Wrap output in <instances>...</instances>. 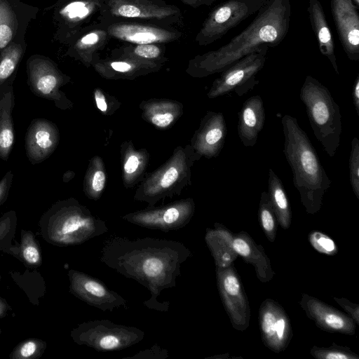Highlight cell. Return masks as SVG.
Masks as SVG:
<instances>
[{"mask_svg": "<svg viewBox=\"0 0 359 359\" xmlns=\"http://www.w3.org/2000/svg\"><path fill=\"white\" fill-rule=\"evenodd\" d=\"M217 286L232 327L245 331L250 325V308L248 296L234 264L216 267Z\"/></svg>", "mask_w": 359, "mask_h": 359, "instance_id": "7c38bea8", "label": "cell"}, {"mask_svg": "<svg viewBox=\"0 0 359 359\" xmlns=\"http://www.w3.org/2000/svg\"><path fill=\"white\" fill-rule=\"evenodd\" d=\"M267 193L278 224L288 229L292 222L290 205L281 180L271 168L269 170Z\"/></svg>", "mask_w": 359, "mask_h": 359, "instance_id": "83f0119b", "label": "cell"}, {"mask_svg": "<svg viewBox=\"0 0 359 359\" xmlns=\"http://www.w3.org/2000/svg\"><path fill=\"white\" fill-rule=\"evenodd\" d=\"M15 106L13 85L0 90V158L7 161L15 141L12 111Z\"/></svg>", "mask_w": 359, "mask_h": 359, "instance_id": "4316f807", "label": "cell"}, {"mask_svg": "<svg viewBox=\"0 0 359 359\" xmlns=\"http://www.w3.org/2000/svg\"><path fill=\"white\" fill-rule=\"evenodd\" d=\"M129 55L151 61L161 62V49L154 43L138 44Z\"/></svg>", "mask_w": 359, "mask_h": 359, "instance_id": "7bdbcfd3", "label": "cell"}, {"mask_svg": "<svg viewBox=\"0 0 359 359\" xmlns=\"http://www.w3.org/2000/svg\"><path fill=\"white\" fill-rule=\"evenodd\" d=\"M1 332H2V331H1V329L0 328V335H1Z\"/></svg>", "mask_w": 359, "mask_h": 359, "instance_id": "816d5d0a", "label": "cell"}, {"mask_svg": "<svg viewBox=\"0 0 359 359\" xmlns=\"http://www.w3.org/2000/svg\"><path fill=\"white\" fill-rule=\"evenodd\" d=\"M349 180L353 194L359 199V140L354 137L351 143L348 160Z\"/></svg>", "mask_w": 359, "mask_h": 359, "instance_id": "74e56055", "label": "cell"}, {"mask_svg": "<svg viewBox=\"0 0 359 359\" xmlns=\"http://www.w3.org/2000/svg\"><path fill=\"white\" fill-rule=\"evenodd\" d=\"M307 11L319 50L329 60L334 70L339 74L332 32L320 2L318 0H309Z\"/></svg>", "mask_w": 359, "mask_h": 359, "instance_id": "484cf974", "label": "cell"}, {"mask_svg": "<svg viewBox=\"0 0 359 359\" xmlns=\"http://www.w3.org/2000/svg\"><path fill=\"white\" fill-rule=\"evenodd\" d=\"M299 97L305 105L315 137L328 156L333 157L339 148L342 133L338 104L328 88L311 75L306 76Z\"/></svg>", "mask_w": 359, "mask_h": 359, "instance_id": "5b68a950", "label": "cell"}, {"mask_svg": "<svg viewBox=\"0 0 359 359\" xmlns=\"http://www.w3.org/2000/svg\"><path fill=\"white\" fill-rule=\"evenodd\" d=\"M201 158L190 144L177 147L166 162L145 176L134 199L154 206L167 197L180 195L185 187L191 185V168Z\"/></svg>", "mask_w": 359, "mask_h": 359, "instance_id": "8992f818", "label": "cell"}, {"mask_svg": "<svg viewBox=\"0 0 359 359\" xmlns=\"http://www.w3.org/2000/svg\"><path fill=\"white\" fill-rule=\"evenodd\" d=\"M93 97L97 108L104 116L113 115L121 106L116 97L98 87L93 90Z\"/></svg>", "mask_w": 359, "mask_h": 359, "instance_id": "f35d334b", "label": "cell"}, {"mask_svg": "<svg viewBox=\"0 0 359 359\" xmlns=\"http://www.w3.org/2000/svg\"><path fill=\"white\" fill-rule=\"evenodd\" d=\"M332 18L343 49L352 61L359 60V15L353 0H330Z\"/></svg>", "mask_w": 359, "mask_h": 359, "instance_id": "e0dca14e", "label": "cell"}, {"mask_svg": "<svg viewBox=\"0 0 359 359\" xmlns=\"http://www.w3.org/2000/svg\"><path fill=\"white\" fill-rule=\"evenodd\" d=\"M93 66L95 71L104 79L133 80L158 71L161 63L128 54L121 58L97 62Z\"/></svg>", "mask_w": 359, "mask_h": 359, "instance_id": "d6986e66", "label": "cell"}, {"mask_svg": "<svg viewBox=\"0 0 359 359\" xmlns=\"http://www.w3.org/2000/svg\"><path fill=\"white\" fill-rule=\"evenodd\" d=\"M69 292L86 304L102 311L128 309V302L102 281L84 272L69 269Z\"/></svg>", "mask_w": 359, "mask_h": 359, "instance_id": "4fadbf2b", "label": "cell"}, {"mask_svg": "<svg viewBox=\"0 0 359 359\" xmlns=\"http://www.w3.org/2000/svg\"><path fill=\"white\" fill-rule=\"evenodd\" d=\"M70 336L78 345L104 352L121 351L135 345L144 339V332L134 326L101 319L79 324L72 330Z\"/></svg>", "mask_w": 359, "mask_h": 359, "instance_id": "52a82bcc", "label": "cell"}, {"mask_svg": "<svg viewBox=\"0 0 359 359\" xmlns=\"http://www.w3.org/2000/svg\"><path fill=\"white\" fill-rule=\"evenodd\" d=\"M233 248L241 258L255 268L256 276L262 283L270 281L276 274L269 257L262 245H257L245 231L233 233Z\"/></svg>", "mask_w": 359, "mask_h": 359, "instance_id": "44dd1931", "label": "cell"}, {"mask_svg": "<svg viewBox=\"0 0 359 359\" xmlns=\"http://www.w3.org/2000/svg\"><path fill=\"white\" fill-rule=\"evenodd\" d=\"M139 107L142 118L158 129H167L172 126L184 111L182 103L167 98L143 100Z\"/></svg>", "mask_w": 359, "mask_h": 359, "instance_id": "7402d4cb", "label": "cell"}, {"mask_svg": "<svg viewBox=\"0 0 359 359\" xmlns=\"http://www.w3.org/2000/svg\"><path fill=\"white\" fill-rule=\"evenodd\" d=\"M18 217L15 210H9L0 217V251L16 258L19 242L15 240Z\"/></svg>", "mask_w": 359, "mask_h": 359, "instance_id": "d6a6232c", "label": "cell"}, {"mask_svg": "<svg viewBox=\"0 0 359 359\" xmlns=\"http://www.w3.org/2000/svg\"><path fill=\"white\" fill-rule=\"evenodd\" d=\"M93 6L87 1H75L67 5L60 12L67 21L78 22L87 16L91 11Z\"/></svg>", "mask_w": 359, "mask_h": 359, "instance_id": "b9f144b4", "label": "cell"}, {"mask_svg": "<svg viewBox=\"0 0 359 359\" xmlns=\"http://www.w3.org/2000/svg\"><path fill=\"white\" fill-rule=\"evenodd\" d=\"M333 299L347 313L356 323L359 325V305L344 297H333Z\"/></svg>", "mask_w": 359, "mask_h": 359, "instance_id": "f6af8a7d", "label": "cell"}, {"mask_svg": "<svg viewBox=\"0 0 359 359\" xmlns=\"http://www.w3.org/2000/svg\"><path fill=\"white\" fill-rule=\"evenodd\" d=\"M269 48L265 45L222 72L208 90V98L214 99L231 92L241 97L252 90L259 83L256 76L264 66Z\"/></svg>", "mask_w": 359, "mask_h": 359, "instance_id": "ba28073f", "label": "cell"}, {"mask_svg": "<svg viewBox=\"0 0 359 359\" xmlns=\"http://www.w3.org/2000/svg\"><path fill=\"white\" fill-rule=\"evenodd\" d=\"M16 259L28 269H34L41 266L42 256L40 244L32 231L25 229L20 231V241Z\"/></svg>", "mask_w": 359, "mask_h": 359, "instance_id": "1f68e13d", "label": "cell"}, {"mask_svg": "<svg viewBox=\"0 0 359 359\" xmlns=\"http://www.w3.org/2000/svg\"><path fill=\"white\" fill-rule=\"evenodd\" d=\"M258 314L264 346L276 353L285 351L292 340L293 332L290 318L283 307L268 298L262 302Z\"/></svg>", "mask_w": 359, "mask_h": 359, "instance_id": "5bb4252c", "label": "cell"}, {"mask_svg": "<svg viewBox=\"0 0 359 359\" xmlns=\"http://www.w3.org/2000/svg\"><path fill=\"white\" fill-rule=\"evenodd\" d=\"M227 134L222 112L208 111L191 140V147L201 157L211 158L219 155Z\"/></svg>", "mask_w": 359, "mask_h": 359, "instance_id": "2e32d148", "label": "cell"}, {"mask_svg": "<svg viewBox=\"0 0 359 359\" xmlns=\"http://www.w3.org/2000/svg\"><path fill=\"white\" fill-rule=\"evenodd\" d=\"M27 84L37 97L53 102L60 109H72L73 103L60 88L70 81L57 65L43 55H32L27 61Z\"/></svg>", "mask_w": 359, "mask_h": 359, "instance_id": "9c48e42d", "label": "cell"}, {"mask_svg": "<svg viewBox=\"0 0 359 359\" xmlns=\"http://www.w3.org/2000/svg\"><path fill=\"white\" fill-rule=\"evenodd\" d=\"M107 172L103 159L98 155L93 156L86 169L83 190L86 196L93 201H98L105 189Z\"/></svg>", "mask_w": 359, "mask_h": 359, "instance_id": "f1b7e54d", "label": "cell"}, {"mask_svg": "<svg viewBox=\"0 0 359 359\" xmlns=\"http://www.w3.org/2000/svg\"><path fill=\"white\" fill-rule=\"evenodd\" d=\"M13 173L9 170L0 180V206L6 201L12 185Z\"/></svg>", "mask_w": 359, "mask_h": 359, "instance_id": "bcb514c9", "label": "cell"}, {"mask_svg": "<svg viewBox=\"0 0 359 359\" xmlns=\"http://www.w3.org/2000/svg\"><path fill=\"white\" fill-rule=\"evenodd\" d=\"M168 357V350L155 344L150 348L142 350L132 356L122 358V359H165Z\"/></svg>", "mask_w": 359, "mask_h": 359, "instance_id": "ee69618b", "label": "cell"}, {"mask_svg": "<svg viewBox=\"0 0 359 359\" xmlns=\"http://www.w3.org/2000/svg\"><path fill=\"white\" fill-rule=\"evenodd\" d=\"M108 29L111 36L137 45L168 42L176 38L175 33L165 29L137 24H115Z\"/></svg>", "mask_w": 359, "mask_h": 359, "instance_id": "d4e9b609", "label": "cell"}, {"mask_svg": "<svg viewBox=\"0 0 359 359\" xmlns=\"http://www.w3.org/2000/svg\"><path fill=\"white\" fill-rule=\"evenodd\" d=\"M45 341L29 338L19 343L9 354L10 359H36L40 358L46 349Z\"/></svg>", "mask_w": 359, "mask_h": 359, "instance_id": "d590c367", "label": "cell"}, {"mask_svg": "<svg viewBox=\"0 0 359 359\" xmlns=\"http://www.w3.org/2000/svg\"><path fill=\"white\" fill-rule=\"evenodd\" d=\"M353 1L355 2L356 6H357V7H358V5H359V0H353Z\"/></svg>", "mask_w": 359, "mask_h": 359, "instance_id": "f907efd6", "label": "cell"}, {"mask_svg": "<svg viewBox=\"0 0 359 359\" xmlns=\"http://www.w3.org/2000/svg\"><path fill=\"white\" fill-rule=\"evenodd\" d=\"M281 124L284 135L283 153L292 170L293 184L299 193L306 212L316 214L321 208L323 196L332 181L297 119L285 114Z\"/></svg>", "mask_w": 359, "mask_h": 359, "instance_id": "3957f363", "label": "cell"}, {"mask_svg": "<svg viewBox=\"0 0 359 359\" xmlns=\"http://www.w3.org/2000/svg\"><path fill=\"white\" fill-rule=\"evenodd\" d=\"M11 278L26 294L29 302L35 306L39 305L40 300L46 292L45 280L36 269H27L21 273L12 271L9 272Z\"/></svg>", "mask_w": 359, "mask_h": 359, "instance_id": "f546056e", "label": "cell"}, {"mask_svg": "<svg viewBox=\"0 0 359 359\" xmlns=\"http://www.w3.org/2000/svg\"><path fill=\"white\" fill-rule=\"evenodd\" d=\"M238 135L245 147H253L264 126L266 114L260 95L247 99L238 113Z\"/></svg>", "mask_w": 359, "mask_h": 359, "instance_id": "ffe728a7", "label": "cell"}, {"mask_svg": "<svg viewBox=\"0 0 359 359\" xmlns=\"http://www.w3.org/2000/svg\"><path fill=\"white\" fill-rule=\"evenodd\" d=\"M11 311V306L4 299L0 297V319L7 316Z\"/></svg>", "mask_w": 359, "mask_h": 359, "instance_id": "c3c4849f", "label": "cell"}, {"mask_svg": "<svg viewBox=\"0 0 359 359\" xmlns=\"http://www.w3.org/2000/svg\"><path fill=\"white\" fill-rule=\"evenodd\" d=\"M310 354L316 359H359V356L348 347L339 346L334 342L329 347L313 346Z\"/></svg>", "mask_w": 359, "mask_h": 359, "instance_id": "8d00e7d4", "label": "cell"}, {"mask_svg": "<svg viewBox=\"0 0 359 359\" xmlns=\"http://www.w3.org/2000/svg\"><path fill=\"white\" fill-rule=\"evenodd\" d=\"M17 16L6 0H0V53L13 41L17 31Z\"/></svg>", "mask_w": 359, "mask_h": 359, "instance_id": "836d02e7", "label": "cell"}, {"mask_svg": "<svg viewBox=\"0 0 359 359\" xmlns=\"http://www.w3.org/2000/svg\"><path fill=\"white\" fill-rule=\"evenodd\" d=\"M39 227L46 242L60 247L81 245L109 231L104 220L74 198L54 203L41 217Z\"/></svg>", "mask_w": 359, "mask_h": 359, "instance_id": "277c9868", "label": "cell"}, {"mask_svg": "<svg viewBox=\"0 0 359 359\" xmlns=\"http://www.w3.org/2000/svg\"><path fill=\"white\" fill-rule=\"evenodd\" d=\"M311 246L319 253L332 256L338 252V247L334 241L327 234L313 231L308 236Z\"/></svg>", "mask_w": 359, "mask_h": 359, "instance_id": "ab89813d", "label": "cell"}, {"mask_svg": "<svg viewBox=\"0 0 359 359\" xmlns=\"http://www.w3.org/2000/svg\"><path fill=\"white\" fill-rule=\"evenodd\" d=\"M24 52L22 46L14 41L0 53V90L13 84Z\"/></svg>", "mask_w": 359, "mask_h": 359, "instance_id": "4dcf8cb0", "label": "cell"}, {"mask_svg": "<svg viewBox=\"0 0 359 359\" xmlns=\"http://www.w3.org/2000/svg\"><path fill=\"white\" fill-rule=\"evenodd\" d=\"M195 208L194 201L189 197L161 206H147L128 213L122 219L142 228L168 232L186 226L192 219Z\"/></svg>", "mask_w": 359, "mask_h": 359, "instance_id": "8fae6325", "label": "cell"}, {"mask_svg": "<svg viewBox=\"0 0 359 359\" xmlns=\"http://www.w3.org/2000/svg\"><path fill=\"white\" fill-rule=\"evenodd\" d=\"M191 256V250L179 241L150 237L130 240L113 235L104 242L100 260L150 292L144 306L165 312L169 302L157 298L162 290L176 286L181 266Z\"/></svg>", "mask_w": 359, "mask_h": 359, "instance_id": "6da1fadb", "label": "cell"}, {"mask_svg": "<svg viewBox=\"0 0 359 359\" xmlns=\"http://www.w3.org/2000/svg\"><path fill=\"white\" fill-rule=\"evenodd\" d=\"M291 14L290 0H267L241 33L218 49L195 57L187 72L195 78L221 73L265 45L270 48L279 45L288 32Z\"/></svg>", "mask_w": 359, "mask_h": 359, "instance_id": "7a4b0ae2", "label": "cell"}, {"mask_svg": "<svg viewBox=\"0 0 359 359\" xmlns=\"http://www.w3.org/2000/svg\"><path fill=\"white\" fill-rule=\"evenodd\" d=\"M1 275H0V281H1Z\"/></svg>", "mask_w": 359, "mask_h": 359, "instance_id": "f5cc1de1", "label": "cell"}, {"mask_svg": "<svg viewBox=\"0 0 359 359\" xmlns=\"http://www.w3.org/2000/svg\"><path fill=\"white\" fill-rule=\"evenodd\" d=\"M57 126L46 118H34L29 125L25 138L26 155L32 165L47 159L60 142Z\"/></svg>", "mask_w": 359, "mask_h": 359, "instance_id": "ac0fdd59", "label": "cell"}, {"mask_svg": "<svg viewBox=\"0 0 359 359\" xmlns=\"http://www.w3.org/2000/svg\"><path fill=\"white\" fill-rule=\"evenodd\" d=\"M353 105L358 116H359V75H357L352 89Z\"/></svg>", "mask_w": 359, "mask_h": 359, "instance_id": "7dc6e473", "label": "cell"}, {"mask_svg": "<svg viewBox=\"0 0 359 359\" xmlns=\"http://www.w3.org/2000/svg\"><path fill=\"white\" fill-rule=\"evenodd\" d=\"M299 305L320 330L351 336L355 334L357 325L350 316L316 297L302 294Z\"/></svg>", "mask_w": 359, "mask_h": 359, "instance_id": "9a60e30c", "label": "cell"}, {"mask_svg": "<svg viewBox=\"0 0 359 359\" xmlns=\"http://www.w3.org/2000/svg\"><path fill=\"white\" fill-rule=\"evenodd\" d=\"M122 181L126 189L133 188L145 177L150 155L144 148L136 149L132 140L121 145Z\"/></svg>", "mask_w": 359, "mask_h": 359, "instance_id": "603a6c76", "label": "cell"}, {"mask_svg": "<svg viewBox=\"0 0 359 359\" xmlns=\"http://www.w3.org/2000/svg\"><path fill=\"white\" fill-rule=\"evenodd\" d=\"M258 216L260 225L268 241L274 242L276 238L278 222L266 191H262L261 194Z\"/></svg>", "mask_w": 359, "mask_h": 359, "instance_id": "e575fe53", "label": "cell"}, {"mask_svg": "<svg viewBox=\"0 0 359 359\" xmlns=\"http://www.w3.org/2000/svg\"><path fill=\"white\" fill-rule=\"evenodd\" d=\"M102 34L100 32H92L84 35L76 43L75 50L77 55L86 66H88L92 61L89 50H93V46L100 41Z\"/></svg>", "mask_w": 359, "mask_h": 359, "instance_id": "60d3db41", "label": "cell"}, {"mask_svg": "<svg viewBox=\"0 0 359 359\" xmlns=\"http://www.w3.org/2000/svg\"><path fill=\"white\" fill-rule=\"evenodd\" d=\"M267 0H227L215 7L196 36L201 46L220 39L230 29L257 13Z\"/></svg>", "mask_w": 359, "mask_h": 359, "instance_id": "30bf717a", "label": "cell"}, {"mask_svg": "<svg viewBox=\"0 0 359 359\" xmlns=\"http://www.w3.org/2000/svg\"><path fill=\"white\" fill-rule=\"evenodd\" d=\"M187 3L193 5V6H201V5H210L212 4L213 2H215L216 0H186Z\"/></svg>", "mask_w": 359, "mask_h": 359, "instance_id": "681fc988", "label": "cell"}, {"mask_svg": "<svg viewBox=\"0 0 359 359\" xmlns=\"http://www.w3.org/2000/svg\"><path fill=\"white\" fill-rule=\"evenodd\" d=\"M205 241L216 267L230 266L238 257L233 245V233L222 224L216 222L213 229L207 228Z\"/></svg>", "mask_w": 359, "mask_h": 359, "instance_id": "cb8c5ba5", "label": "cell"}]
</instances>
